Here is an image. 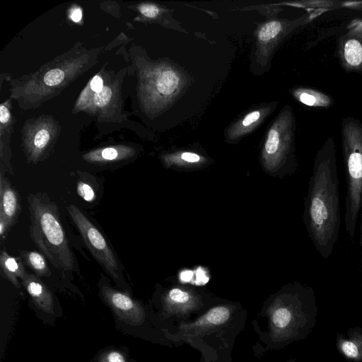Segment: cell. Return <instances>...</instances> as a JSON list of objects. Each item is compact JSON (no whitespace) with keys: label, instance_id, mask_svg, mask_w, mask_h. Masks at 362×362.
<instances>
[{"label":"cell","instance_id":"31","mask_svg":"<svg viewBox=\"0 0 362 362\" xmlns=\"http://www.w3.org/2000/svg\"><path fill=\"white\" fill-rule=\"evenodd\" d=\"M361 223H360V243L361 245V268H362V209H361Z\"/></svg>","mask_w":362,"mask_h":362},{"label":"cell","instance_id":"5","mask_svg":"<svg viewBox=\"0 0 362 362\" xmlns=\"http://www.w3.org/2000/svg\"><path fill=\"white\" fill-rule=\"evenodd\" d=\"M66 209L94 258L107 274L119 282L122 278L120 263L103 235L76 205L70 204Z\"/></svg>","mask_w":362,"mask_h":362},{"label":"cell","instance_id":"9","mask_svg":"<svg viewBox=\"0 0 362 362\" xmlns=\"http://www.w3.org/2000/svg\"><path fill=\"white\" fill-rule=\"evenodd\" d=\"M336 348L339 354L349 361L362 362V328H349L346 334L338 333Z\"/></svg>","mask_w":362,"mask_h":362},{"label":"cell","instance_id":"23","mask_svg":"<svg viewBox=\"0 0 362 362\" xmlns=\"http://www.w3.org/2000/svg\"><path fill=\"white\" fill-rule=\"evenodd\" d=\"M77 189L78 194L86 201L91 202L95 199V192L87 183L79 182Z\"/></svg>","mask_w":362,"mask_h":362},{"label":"cell","instance_id":"16","mask_svg":"<svg viewBox=\"0 0 362 362\" xmlns=\"http://www.w3.org/2000/svg\"><path fill=\"white\" fill-rule=\"evenodd\" d=\"M20 257L37 276H49L51 274L46 259L41 253L37 251H22Z\"/></svg>","mask_w":362,"mask_h":362},{"label":"cell","instance_id":"15","mask_svg":"<svg viewBox=\"0 0 362 362\" xmlns=\"http://www.w3.org/2000/svg\"><path fill=\"white\" fill-rule=\"evenodd\" d=\"M180 78L177 74L170 69L160 71L156 75L154 82L156 91L163 95H170L178 88Z\"/></svg>","mask_w":362,"mask_h":362},{"label":"cell","instance_id":"6","mask_svg":"<svg viewBox=\"0 0 362 362\" xmlns=\"http://www.w3.org/2000/svg\"><path fill=\"white\" fill-rule=\"evenodd\" d=\"M101 292L105 303L121 320L132 325L144 321V310L138 301L108 286H103Z\"/></svg>","mask_w":362,"mask_h":362},{"label":"cell","instance_id":"21","mask_svg":"<svg viewBox=\"0 0 362 362\" xmlns=\"http://www.w3.org/2000/svg\"><path fill=\"white\" fill-rule=\"evenodd\" d=\"M64 78V72L59 69H52L46 73L43 81L47 86H56L59 84Z\"/></svg>","mask_w":362,"mask_h":362},{"label":"cell","instance_id":"22","mask_svg":"<svg viewBox=\"0 0 362 362\" xmlns=\"http://www.w3.org/2000/svg\"><path fill=\"white\" fill-rule=\"evenodd\" d=\"M112 95L111 89L107 86H104L102 90L95 93L93 97L95 105L98 107L105 106L110 102Z\"/></svg>","mask_w":362,"mask_h":362},{"label":"cell","instance_id":"8","mask_svg":"<svg viewBox=\"0 0 362 362\" xmlns=\"http://www.w3.org/2000/svg\"><path fill=\"white\" fill-rule=\"evenodd\" d=\"M293 119L286 111L268 132L264 151L268 155H281L286 152L291 139Z\"/></svg>","mask_w":362,"mask_h":362},{"label":"cell","instance_id":"13","mask_svg":"<svg viewBox=\"0 0 362 362\" xmlns=\"http://www.w3.org/2000/svg\"><path fill=\"white\" fill-rule=\"evenodd\" d=\"M196 305L189 293L178 288L171 289L165 300V310L173 315H182L193 310Z\"/></svg>","mask_w":362,"mask_h":362},{"label":"cell","instance_id":"3","mask_svg":"<svg viewBox=\"0 0 362 362\" xmlns=\"http://www.w3.org/2000/svg\"><path fill=\"white\" fill-rule=\"evenodd\" d=\"M317 305L311 288L286 295L272 308L270 323L274 338L288 343L305 339L315 326Z\"/></svg>","mask_w":362,"mask_h":362},{"label":"cell","instance_id":"11","mask_svg":"<svg viewBox=\"0 0 362 362\" xmlns=\"http://www.w3.org/2000/svg\"><path fill=\"white\" fill-rule=\"evenodd\" d=\"M231 315V310L226 306H217L199 317L194 322L181 325L180 329L185 334H193L219 326L226 322Z\"/></svg>","mask_w":362,"mask_h":362},{"label":"cell","instance_id":"19","mask_svg":"<svg viewBox=\"0 0 362 362\" xmlns=\"http://www.w3.org/2000/svg\"><path fill=\"white\" fill-rule=\"evenodd\" d=\"M283 30L281 22L273 21L263 25L258 31V40L262 42H268L274 39Z\"/></svg>","mask_w":362,"mask_h":362},{"label":"cell","instance_id":"25","mask_svg":"<svg viewBox=\"0 0 362 362\" xmlns=\"http://www.w3.org/2000/svg\"><path fill=\"white\" fill-rule=\"evenodd\" d=\"M139 11L144 16L148 18H154L159 13L158 8L152 4L141 5L139 6Z\"/></svg>","mask_w":362,"mask_h":362},{"label":"cell","instance_id":"24","mask_svg":"<svg viewBox=\"0 0 362 362\" xmlns=\"http://www.w3.org/2000/svg\"><path fill=\"white\" fill-rule=\"evenodd\" d=\"M98 362H126V361L120 352L112 350L101 355Z\"/></svg>","mask_w":362,"mask_h":362},{"label":"cell","instance_id":"2","mask_svg":"<svg viewBox=\"0 0 362 362\" xmlns=\"http://www.w3.org/2000/svg\"><path fill=\"white\" fill-rule=\"evenodd\" d=\"M30 235L52 265L64 271L74 267V256L62 226L58 207L47 194L28 195Z\"/></svg>","mask_w":362,"mask_h":362},{"label":"cell","instance_id":"20","mask_svg":"<svg viewBox=\"0 0 362 362\" xmlns=\"http://www.w3.org/2000/svg\"><path fill=\"white\" fill-rule=\"evenodd\" d=\"M261 112L259 110H255L248 113L243 120L235 126L236 133H245L247 128L252 127L260 119Z\"/></svg>","mask_w":362,"mask_h":362},{"label":"cell","instance_id":"26","mask_svg":"<svg viewBox=\"0 0 362 362\" xmlns=\"http://www.w3.org/2000/svg\"><path fill=\"white\" fill-rule=\"evenodd\" d=\"M90 88L95 93H98L103 88V81L99 76H95L90 83Z\"/></svg>","mask_w":362,"mask_h":362},{"label":"cell","instance_id":"28","mask_svg":"<svg viewBox=\"0 0 362 362\" xmlns=\"http://www.w3.org/2000/svg\"><path fill=\"white\" fill-rule=\"evenodd\" d=\"M10 227L11 226L9 222L5 218L0 216V235L2 238H4Z\"/></svg>","mask_w":362,"mask_h":362},{"label":"cell","instance_id":"30","mask_svg":"<svg viewBox=\"0 0 362 362\" xmlns=\"http://www.w3.org/2000/svg\"><path fill=\"white\" fill-rule=\"evenodd\" d=\"M82 18V11L79 8H74L71 13V18L74 22H79Z\"/></svg>","mask_w":362,"mask_h":362},{"label":"cell","instance_id":"17","mask_svg":"<svg viewBox=\"0 0 362 362\" xmlns=\"http://www.w3.org/2000/svg\"><path fill=\"white\" fill-rule=\"evenodd\" d=\"M295 95L300 102L310 107H328L332 103L328 95L313 89H299L296 91Z\"/></svg>","mask_w":362,"mask_h":362},{"label":"cell","instance_id":"10","mask_svg":"<svg viewBox=\"0 0 362 362\" xmlns=\"http://www.w3.org/2000/svg\"><path fill=\"white\" fill-rule=\"evenodd\" d=\"M21 282L34 304L40 310L48 313H53L54 302L52 293L39 276L27 273L21 279Z\"/></svg>","mask_w":362,"mask_h":362},{"label":"cell","instance_id":"12","mask_svg":"<svg viewBox=\"0 0 362 362\" xmlns=\"http://www.w3.org/2000/svg\"><path fill=\"white\" fill-rule=\"evenodd\" d=\"M21 211L18 193L6 177L0 178V216L5 218L12 226Z\"/></svg>","mask_w":362,"mask_h":362},{"label":"cell","instance_id":"18","mask_svg":"<svg viewBox=\"0 0 362 362\" xmlns=\"http://www.w3.org/2000/svg\"><path fill=\"white\" fill-rule=\"evenodd\" d=\"M128 150H121L115 147H107L102 150L88 153L85 159L91 162H107L120 160L129 156Z\"/></svg>","mask_w":362,"mask_h":362},{"label":"cell","instance_id":"14","mask_svg":"<svg viewBox=\"0 0 362 362\" xmlns=\"http://www.w3.org/2000/svg\"><path fill=\"white\" fill-rule=\"evenodd\" d=\"M0 267L2 275L16 288H20L18 279L21 280L27 274L22 259L11 256L6 251L2 250L0 255Z\"/></svg>","mask_w":362,"mask_h":362},{"label":"cell","instance_id":"7","mask_svg":"<svg viewBox=\"0 0 362 362\" xmlns=\"http://www.w3.org/2000/svg\"><path fill=\"white\" fill-rule=\"evenodd\" d=\"M339 53L345 68L362 69V20H354L340 40Z\"/></svg>","mask_w":362,"mask_h":362},{"label":"cell","instance_id":"32","mask_svg":"<svg viewBox=\"0 0 362 362\" xmlns=\"http://www.w3.org/2000/svg\"><path fill=\"white\" fill-rule=\"evenodd\" d=\"M292 362H294V361H292Z\"/></svg>","mask_w":362,"mask_h":362},{"label":"cell","instance_id":"1","mask_svg":"<svg viewBox=\"0 0 362 362\" xmlns=\"http://www.w3.org/2000/svg\"><path fill=\"white\" fill-rule=\"evenodd\" d=\"M340 213L335 145L329 138L314 159L305 211L311 240L323 258L330 256L339 239Z\"/></svg>","mask_w":362,"mask_h":362},{"label":"cell","instance_id":"4","mask_svg":"<svg viewBox=\"0 0 362 362\" xmlns=\"http://www.w3.org/2000/svg\"><path fill=\"white\" fill-rule=\"evenodd\" d=\"M341 143L346 182L345 229L351 240L362 209V126L354 118L343 121Z\"/></svg>","mask_w":362,"mask_h":362},{"label":"cell","instance_id":"27","mask_svg":"<svg viewBox=\"0 0 362 362\" xmlns=\"http://www.w3.org/2000/svg\"><path fill=\"white\" fill-rule=\"evenodd\" d=\"M181 158L188 163H197L200 160L199 155L191 152H185L182 153Z\"/></svg>","mask_w":362,"mask_h":362},{"label":"cell","instance_id":"29","mask_svg":"<svg viewBox=\"0 0 362 362\" xmlns=\"http://www.w3.org/2000/svg\"><path fill=\"white\" fill-rule=\"evenodd\" d=\"M11 115L8 109L4 105H1L0 107V121L1 123L5 124L10 119Z\"/></svg>","mask_w":362,"mask_h":362}]
</instances>
